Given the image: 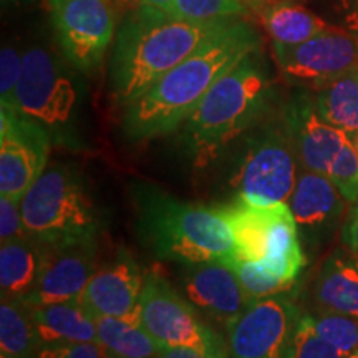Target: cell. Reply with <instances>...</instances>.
<instances>
[{
  "label": "cell",
  "instance_id": "7a4b0ae2",
  "mask_svg": "<svg viewBox=\"0 0 358 358\" xmlns=\"http://www.w3.org/2000/svg\"><path fill=\"white\" fill-rule=\"evenodd\" d=\"M239 19L194 22L138 3L122 22L110 62L111 93L128 106L169 70Z\"/></svg>",
  "mask_w": 358,
  "mask_h": 358
},
{
  "label": "cell",
  "instance_id": "44dd1931",
  "mask_svg": "<svg viewBox=\"0 0 358 358\" xmlns=\"http://www.w3.org/2000/svg\"><path fill=\"white\" fill-rule=\"evenodd\" d=\"M45 244L32 236L0 244V289L2 299L25 301L32 292L42 267Z\"/></svg>",
  "mask_w": 358,
  "mask_h": 358
},
{
  "label": "cell",
  "instance_id": "4dcf8cb0",
  "mask_svg": "<svg viewBox=\"0 0 358 358\" xmlns=\"http://www.w3.org/2000/svg\"><path fill=\"white\" fill-rule=\"evenodd\" d=\"M294 358H345L315 332L312 315H302L295 334Z\"/></svg>",
  "mask_w": 358,
  "mask_h": 358
},
{
  "label": "cell",
  "instance_id": "cb8c5ba5",
  "mask_svg": "<svg viewBox=\"0 0 358 358\" xmlns=\"http://www.w3.org/2000/svg\"><path fill=\"white\" fill-rule=\"evenodd\" d=\"M313 100L324 122L352 136L358 133V70L317 88Z\"/></svg>",
  "mask_w": 358,
  "mask_h": 358
},
{
  "label": "cell",
  "instance_id": "4316f807",
  "mask_svg": "<svg viewBox=\"0 0 358 358\" xmlns=\"http://www.w3.org/2000/svg\"><path fill=\"white\" fill-rule=\"evenodd\" d=\"M312 324L315 332L343 357L358 348V317L322 312L319 315H312Z\"/></svg>",
  "mask_w": 358,
  "mask_h": 358
},
{
  "label": "cell",
  "instance_id": "e0dca14e",
  "mask_svg": "<svg viewBox=\"0 0 358 358\" xmlns=\"http://www.w3.org/2000/svg\"><path fill=\"white\" fill-rule=\"evenodd\" d=\"M287 206L308 244L325 243L345 221L347 201L322 173L301 169Z\"/></svg>",
  "mask_w": 358,
  "mask_h": 358
},
{
  "label": "cell",
  "instance_id": "ac0fdd59",
  "mask_svg": "<svg viewBox=\"0 0 358 358\" xmlns=\"http://www.w3.org/2000/svg\"><path fill=\"white\" fill-rule=\"evenodd\" d=\"M313 299L324 312L358 317V256L345 245L335 248L322 262Z\"/></svg>",
  "mask_w": 358,
  "mask_h": 358
},
{
  "label": "cell",
  "instance_id": "d590c367",
  "mask_svg": "<svg viewBox=\"0 0 358 358\" xmlns=\"http://www.w3.org/2000/svg\"><path fill=\"white\" fill-rule=\"evenodd\" d=\"M158 358H209L203 353L192 350L186 347H171V345H159Z\"/></svg>",
  "mask_w": 358,
  "mask_h": 358
},
{
  "label": "cell",
  "instance_id": "1f68e13d",
  "mask_svg": "<svg viewBox=\"0 0 358 358\" xmlns=\"http://www.w3.org/2000/svg\"><path fill=\"white\" fill-rule=\"evenodd\" d=\"M29 236L22 216L20 199L0 196V243L22 239Z\"/></svg>",
  "mask_w": 358,
  "mask_h": 358
},
{
  "label": "cell",
  "instance_id": "5b68a950",
  "mask_svg": "<svg viewBox=\"0 0 358 358\" xmlns=\"http://www.w3.org/2000/svg\"><path fill=\"white\" fill-rule=\"evenodd\" d=\"M69 62L43 47L24 52L17 88V113L37 123L52 143L77 150L82 146L80 120L85 98L83 82Z\"/></svg>",
  "mask_w": 358,
  "mask_h": 358
},
{
  "label": "cell",
  "instance_id": "e575fe53",
  "mask_svg": "<svg viewBox=\"0 0 358 358\" xmlns=\"http://www.w3.org/2000/svg\"><path fill=\"white\" fill-rule=\"evenodd\" d=\"M340 236H342L343 245L358 256V203L350 204Z\"/></svg>",
  "mask_w": 358,
  "mask_h": 358
},
{
  "label": "cell",
  "instance_id": "60d3db41",
  "mask_svg": "<svg viewBox=\"0 0 358 358\" xmlns=\"http://www.w3.org/2000/svg\"><path fill=\"white\" fill-rule=\"evenodd\" d=\"M250 3H252V6H259V2H261V0H249Z\"/></svg>",
  "mask_w": 358,
  "mask_h": 358
},
{
  "label": "cell",
  "instance_id": "d6a6232c",
  "mask_svg": "<svg viewBox=\"0 0 358 358\" xmlns=\"http://www.w3.org/2000/svg\"><path fill=\"white\" fill-rule=\"evenodd\" d=\"M35 358H108L100 343L55 342L43 343Z\"/></svg>",
  "mask_w": 358,
  "mask_h": 358
},
{
  "label": "cell",
  "instance_id": "74e56055",
  "mask_svg": "<svg viewBox=\"0 0 358 358\" xmlns=\"http://www.w3.org/2000/svg\"><path fill=\"white\" fill-rule=\"evenodd\" d=\"M138 3H145V6H155V7H164L168 6L171 0H136Z\"/></svg>",
  "mask_w": 358,
  "mask_h": 358
},
{
  "label": "cell",
  "instance_id": "8d00e7d4",
  "mask_svg": "<svg viewBox=\"0 0 358 358\" xmlns=\"http://www.w3.org/2000/svg\"><path fill=\"white\" fill-rule=\"evenodd\" d=\"M35 0H2V7L3 8H17V7H24L27 3H32Z\"/></svg>",
  "mask_w": 358,
  "mask_h": 358
},
{
  "label": "cell",
  "instance_id": "3957f363",
  "mask_svg": "<svg viewBox=\"0 0 358 358\" xmlns=\"http://www.w3.org/2000/svg\"><path fill=\"white\" fill-rule=\"evenodd\" d=\"M274 101V80L261 47L227 71L182 123L181 145L196 164L216 158L256 127Z\"/></svg>",
  "mask_w": 358,
  "mask_h": 358
},
{
  "label": "cell",
  "instance_id": "277c9868",
  "mask_svg": "<svg viewBox=\"0 0 358 358\" xmlns=\"http://www.w3.org/2000/svg\"><path fill=\"white\" fill-rule=\"evenodd\" d=\"M129 192L138 236L156 257L182 266L234 257V239L219 208L181 201L146 182H134Z\"/></svg>",
  "mask_w": 358,
  "mask_h": 358
},
{
  "label": "cell",
  "instance_id": "484cf974",
  "mask_svg": "<svg viewBox=\"0 0 358 358\" xmlns=\"http://www.w3.org/2000/svg\"><path fill=\"white\" fill-rule=\"evenodd\" d=\"M249 0H171L161 7L178 19L209 22L221 19H244L249 12Z\"/></svg>",
  "mask_w": 358,
  "mask_h": 358
},
{
  "label": "cell",
  "instance_id": "f546056e",
  "mask_svg": "<svg viewBox=\"0 0 358 358\" xmlns=\"http://www.w3.org/2000/svg\"><path fill=\"white\" fill-rule=\"evenodd\" d=\"M24 53L13 45H3L0 50V106L15 110Z\"/></svg>",
  "mask_w": 358,
  "mask_h": 358
},
{
  "label": "cell",
  "instance_id": "8fae6325",
  "mask_svg": "<svg viewBox=\"0 0 358 358\" xmlns=\"http://www.w3.org/2000/svg\"><path fill=\"white\" fill-rule=\"evenodd\" d=\"M272 52L289 82L313 90L358 70V37L338 27L297 45L272 43Z\"/></svg>",
  "mask_w": 358,
  "mask_h": 358
},
{
  "label": "cell",
  "instance_id": "4fadbf2b",
  "mask_svg": "<svg viewBox=\"0 0 358 358\" xmlns=\"http://www.w3.org/2000/svg\"><path fill=\"white\" fill-rule=\"evenodd\" d=\"M98 239L65 245H45L42 267L24 302L32 307L78 301L96 271Z\"/></svg>",
  "mask_w": 358,
  "mask_h": 358
},
{
  "label": "cell",
  "instance_id": "f35d334b",
  "mask_svg": "<svg viewBox=\"0 0 358 358\" xmlns=\"http://www.w3.org/2000/svg\"><path fill=\"white\" fill-rule=\"evenodd\" d=\"M345 358H358V348H357V350H355V352H352V353H350V355H347Z\"/></svg>",
  "mask_w": 358,
  "mask_h": 358
},
{
  "label": "cell",
  "instance_id": "d4e9b609",
  "mask_svg": "<svg viewBox=\"0 0 358 358\" xmlns=\"http://www.w3.org/2000/svg\"><path fill=\"white\" fill-rule=\"evenodd\" d=\"M95 322L100 345L108 358H158L159 343L141 324L113 317H95Z\"/></svg>",
  "mask_w": 358,
  "mask_h": 358
},
{
  "label": "cell",
  "instance_id": "ab89813d",
  "mask_svg": "<svg viewBox=\"0 0 358 358\" xmlns=\"http://www.w3.org/2000/svg\"><path fill=\"white\" fill-rule=\"evenodd\" d=\"M353 143H355V148H357V153H358V133L353 136Z\"/></svg>",
  "mask_w": 358,
  "mask_h": 358
},
{
  "label": "cell",
  "instance_id": "9a60e30c",
  "mask_svg": "<svg viewBox=\"0 0 358 358\" xmlns=\"http://www.w3.org/2000/svg\"><path fill=\"white\" fill-rule=\"evenodd\" d=\"M146 274L128 250L98 267L80 302L93 317H113L140 324V301Z\"/></svg>",
  "mask_w": 358,
  "mask_h": 358
},
{
  "label": "cell",
  "instance_id": "83f0119b",
  "mask_svg": "<svg viewBox=\"0 0 358 358\" xmlns=\"http://www.w3.org/2000/svg\"><path fill=\"white\" fill-rule=\"evenodd\" d=\"M232 271L239 277L241 284H243L244 292L248 295L249 302L261 301V299L272 297V295L285 294L290 289V285L285 284L279 279L264 274L259 268L256 262H245L237 261V259H231L226 262Z\"/></svg>",
  "mask_w": 358,
  "mask_h": 358
},
{
  "label": "cell",
  "instance_id": "836d02e7",
  "mask_svg": "<svg viewBox=\"0 0 358 358\" xmlns=\"http://www.w3.org/2000/svg\"><path fill=\"white\" fill-rule=\"evenodd\" d=\"M334 27L358 37V0H325Z\"/></svg>",
  "mask_w": 358,
  "mask_h": 358
},
{
  "label": "cell",
  "instance_id": "b9f144b4",
  "mask_svg": "<svg viewBox=\"0 0 358 358\" xmlns=\"http://www.w3.org/2000/svg\"><path fill=\"white\" fill-rule=\"evenodd\" d=\"M0 358H7L6 355H2V353H0Z\"/></svg>",
  "mask_w": 358,
  "mask_h": 358
},
{
  "label": "cell",
  "instance_id": "6da1fadb",
  "mask_svg": "<svg viewBox=\"0 0 358 358\" xmlns=\"http://www.w3.org/2000/svg\"><path fill=\"white\" fill-rule=\"evenodd\" d=\"M261 43L252 24L234 22L124 106V138L136 143L176 131L209 90Z\"/></svg>",
  "mask_w": 358,
  "mask_h": 358
},
{
  "label": "cell",
  "instance_id": "ffe728a7",
  "mask_svg": "<svg viewBox=\"0 0 358 358\" xmlns=\"http://www.w3.org/2000/svg\"><path fill=\"white\" fill-rule=\"evenodd\" d=\"M32 313L42 343H100L95 317L80 299L32 307Z\"/></svg>",
  "mask_w": 358,
  "mask_h": 358
},
{
  "label": "cell",
  "instance_id": "5bb4252c",
  "mask_svg": "<svg viewBox=\"0 0 358 358\" xmlns=\"http://www.w3.org/2000/svg\"><path fill=\"white\" fill-rule=\"evenodd\" d=\"M280 122L292 140L301 169L307 171L327 174L330 163L352 138V134L320 118L315 100L307 88H301L289 98Z\"/></svg>",
  "mask_w": 358,
  "mask_h": 358
},
{
  "label": "cell",
  "instance_id": "8992f818",
  "mask_svg": "<svg viewBox=\"0 0 358 358\" xmlns=\"http://www.w3.org/2000/svg\"><path fill=\"white\" fill-rule=\"evenodd\" d=\"M29 236L45 245L98 239L103 216L82 178L65 164H48L20 199Z\"/></svg>",
  "mask_w": 358,
  "mask_h": 358
},
{
  "label": "cell",
  "instance_id": "7c38bea8",
  "mask_svg": "<svg viewBox=\"0 0 358 358\" xmlns=\"http://www.w3.org/2000/svg\"><path fill=\"white\" fill-rule=\"evenodd\" d=\"M52 140L37 123L0 106V196L22 199L48 166Z\"/></svg>",
  "mask_w": 358,
  "mask_h": 358
},
{
  "label": "cell",
  "instance_id": "d6986e66",
  "mask_svg": "<svg viewBox=\"0 0 358 358\" xmlns=\"http://www.w3.org/2000/svg\"><path fill=\"white\" fill-rule=\"evenodd\" d=\"M221 213L234 239L237 261L261 262L266 257L268 232L274 222L279 204L261 206L237 198L232 204L221 206Z\"/></svg>",
  "mask_w": 358,
  "mask_h": 358
},
{
  "label": "cell",
  "instance_id": "52a82bcc",
  "mask_svg": "<svg viewBox=\"0 0 358 358\" xmlns=\"http://www.w3.org/2000/svg\"><path fill=\"white\" fill-rule=\"evenodd\" d=\"M140 324L159 345L186 347L209 358H229V345L198 308L156 272H148L140 301Z\"/></svg>",
  "mask_w": 358,
  "mask_h": 358
},
{
  "label": "cell",
  "instance_id": "7402d4cb",
  "mask_svg": "<svg viewBox=\"0 0 358 358\" xmlns=\"http://www.w3.org/2000/svg\"><path fill=\"white\" fill-rule=\"evenodd\" d=\"M262 24L272 43L297 45L334 29L329 20L292 2H275L262 10Z\"/></svg>",
  "mask_w": 358,
  "mask_h": 358
},
{
  "label": "cell",
  "instance_id": "f1b7e54d",
  "mask_svg": "<svg viewBox=\"0 0 358 358\" xmlns=\"http://www.w3.org/2000/svg\"><path fill=\"white\" fill-rule=\"evenodd\" d=\"M327 176L334 182L348 204L358 203V153L353 136L343 145L330 163Z\"/></svg>",
  "mask_w": 358,
  "mask_h": 358
},
{
  "label": "cell",
  "instance_id": "9c48e42d",
  "mask_svg": "<svg viewBox=\"0 0 358 358\" xmlns=\"http://www.w3.org/2000/svg\"><path fill=\"white\" fill-rule=\"evenodd\" d=\"M47 8L65 60L78 73L100 69L116 30L113 0H47Z\"/></svg>",
  "mask_w": 358,
  "mask_h": 358
},
{
  "label": "cell",
  "instance_id": "603a6c76",
  "mask_svg": "<svg viewBox=\"0 0 358 358\" xmlns=\"http://www.w3.org/2000/svg\"><path fill=\"white\" fill-rule=\"evenodd\" d=\"M32 307L19 299L0 303V352L7 358H35L42 347Z\"/></svg>",
  "mask_w": 358,
  "mask_h": 358
},
{
  "label": "cell",
  "instance_id": "2e32d148",
  "mask_svg": "<svg viewBox=\"0 0 358 358\" xmlns=\"http://www.w3.org/2000/svg\"><path fill=\"white\" fill-rule=\"evenodd\" d=\"M181 284L187 301L226 330L250 303L239 277L221 261L187 264Z\"/></svg>",
  "mask_w": 358,
  "mask_h": 358
},
{
  "label": "cell",
  "instance_id": "30bf717a",
  "mask_svg": "<svg viewBox=\"0 0 358 358\" xmlns=\"http://www.w3.org/2000/svg\"><path fill=\"white\" fill-rule=\"evenodd\" d=\"M301 308L285 294L249 303L227 329L231 358H294Z\"/></svg>",
  "mask_w": 358,
  "mask_h": 358
},
{
  "label": "cell",
  "instance_id": "ba28073f",
  "mask_svg": "<svg viewBox=\"0 0 358 358\" xmlns=\"http://www.w3.org/2000/svg\"><path fill=\"white\" fill-rule=\"evenodd\" d=\"M299 171L297 153L284 124H266L244 145L236 171L237 198L261 206L287 203Z\"/></svg>",
  "mask_w": 358,
  "mask_h": 358
}]
</instances>
